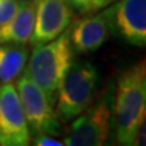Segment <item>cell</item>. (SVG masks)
<instances>
[{
    "mask_svg": "<svg viewBox=\"0 0 146 146\" xmlns=\"http://www.w3.org/2000/svg\"><path fill=\"white\" fill-rule=\"evenodd\" d=\"M115 138L119 145H133V139L146 116L145 61L126 69L118 78L114 99Z\"/></svg>",
    "mask_w": 146,
    "mask_h": 146,
    "instance_id": "cell-1",
    "label": "cell"
},
{
    "mask_svg": "<svg viewBox=\"0 0 146 146\" xmlns=\"http://www.w3.org/2000/svg\"><path fill=\"white\" fill-rule=\"evenodd\" d=\"M73 61V49L66 29L57 38L36 45L27 60V76L50 98L56 104L61 81Z\"/></svg>",
    "mask_w": 146,
    "mask_h": 146,
    "instance_id": "cell-2",
    "label": "cell"
},
{
    "mask_svg": "<svg viewBox=\"0 0 146 146\" xmlns=\"http://www.w3.org/2000/svg\"><path fill=\"white\" fill-rule=\"evenodd\" d=\"M99 70L87 60L72 61L56 98V112L61 123H68L88 108L95 100Z\"/></svg>",
    "mask_w": 146,
    "mask_h": 146,
    "instance_id": "cell-3",
    "label": "cell"
},
{
    "mask_svg": "<svg viewBox=\"0 0 146 146\" xmlns=\"http://www.w3.org/2000/svg\"><path fill=\"white\" fill-rule=\"evenodd\" d=\"M15 88L19 95L22 108L26 116L31 137L49 134L58 137L62 134V123L58 119L54 103L36 85L26 72L16 77Z\"/></svg>",
    "mask_w": 146,
    "mask_h": 146,
    "instance_id": "cell-4",
    "label": "cell"
},
{
    "mask_svg": "<svg viewBox=\"0 0 146 146\" xmlns=\"http://www.w3.org/2000/svg\"><path fill=\"white\" fill-rule=\"evenodd\" d=\"M111 95H104L99 102H92L88 108L72 122L62 143L66 146H100L108 139L111 131Z\"/></svg>",
    "mask_w": 146,
    "mask_h": 146,
    "instance_id": "cell-5",
    "label": "cell"
},
{
    "mask_svg": "<svg viewBox=\"0 0 146 146\" xmlns=\"http://www.w3.org/2000/svg\"><path fill=\"white\" fill-rule=\"evenodd\" d=\"M30 143L31 134L15 84H0V145L27 146Z\"/></svg>",
    "mask_w": 146,
    "mask_h": 146,
    "instance_id": "cell-6",
    "label": "cell"
},
{
    "mask_svg": "<svg viewBox=\"0 0 146 146\" xmlns=\"http://www.w3.org/2000/svg\"><path fill=\"white\" fill-rule=\"evenodd\" d=\"M106 12L111 31L131 46H145L146 0H118Z\"/></svg>",
    "mask_w": 146,
    "mask_h": 146,
    "instance_id": "cell-7",
    "label": "cell"
},
{
    "mask_svg": "<svg viewBox=\"0 0 146 146\" xmlns=\"http://www.w3.org/2000/svg\"><path fill=\"white\" fill-rule=\"evenodd\" d=\"M73 15L74 11L68 0H38L35 25L30 42L36 46L57 38L72 23Z\"/></svg>",
    "mask_w": 146,
    "mask_h": 146,
    "instance_id": "cell-8",
    "label": "cell"
},
{
    "mask_svg": "<svg viewBox=\"0 0 146 146\" xmlns=\"http://www.w3.org/2000/svg\"><path fill=\"white\" fill-rule=\"evenodd\" d=\"M110 34L111 30L107 12L100 11L95 15L80 19L69 30V39L74 52L92 53L104 45Z\"/></svg>",
    "mask_w": 146,
    "mask_h": 146,
    "instance_id": "cell-9",
    "label": "cell"
},
{
    "mask_svg": "<svg viewBox=\"0 0 146 146\" xmlns=\"http://www.w3.org/2000/svg\"><path fill=\"white\" fill-rule=\"evenodd\" d=\"M36 1L22 0L16 14L0 26V43L27 45L31 41L35 25Z\"/></svg>",
    "mask_w": 146,
    "mask_h": 146,
    "instance_id": "cell-10",
    "label": "cell"
},
{
    "mask_svg": "<svg viewBox=\"0 0 146 146\" xmlns=\"http://www.w3.org/2000/svg\"><path fill=\"white\" fill-rule=\"evenodd\" d=\"M29 49L19 43H0V84L12 83L26 68Z\"/></svg>",
    "mask_w": 146,
    "mask_h": 146,
    "instance_id": "cell-11",
    "label": "cell"
},
{
    "mask_svg": "<svg viewBox=\"0 0 146 146\" xmlns=\"http://www.w3.org/2000/svg\"><path fill=\"white\" fill-rule=\"evenodd\" d=\"M22 0H0V26L16 14Z\"/></svg>",
    "mask_w": 146,
    "mask_h": 146,
    "instance_id": "cell-12",
    "label": "cell"
},
{
    "mask_svg": "<svg viewBox=\"0 0 146 146\" xmlns=\"http://www.w3.org/2000/svg\"><path fill=\"white\" fill-rule=\"evenodd\" d=\"M68 3L78 14H91L96 11V0H68Z\"/></svg>",
    "mask_w": 146,
    "mask_h": 146,
    "instance_id": "cell-13",
    "label": "cell"
},
{
    "mask_svg": "<svg viewBox=\"0 0 146 146\" xmlns=\"http://www.w3.org/2000/svg\"><path fill=\"white\" fill-rule=\"evenodd\" d=\"M31 142L38 146H62V141L57 139L56 137L49 134H38L35 137H31Z\"/></svg>",
    "mask_w": 146,
    "mask_h": 146,
    "instance_id": "cell-14",
    "label": "cell"
},
{
    "mask_svg": "<svg viewBox=\"0 0 146 146\" xmlns=\"http://www.w3.org/2000/svg\"><path fill=\"white\" fill-rule=\"evenodd\" d=\"M115 1H118V0H96V11L103 10L106 7H108L110 4L115 3Z\"/></svg>",
    "mask_w": 146,
    "mask_h": 146,
    "instance_id": "cell-15",
    "label": "cell"
},
{
    "mask_svg": "<svg viewBox=\"0 0 146 146\" xmlns=\"http://www.w3.org/2000/svg\"><path fill=\"white\" fill-rule=\"evenodd\" d=\"M34 1H36V3H38V0H34Z\"/></svg>",
    "mask_w": 146,
    "mask_h": 146,
    "instance_id": "cell-16",
    "label": "cell"
}]
</instances>
